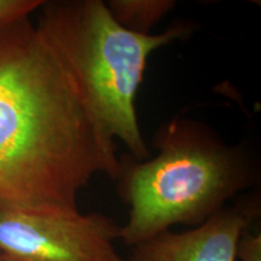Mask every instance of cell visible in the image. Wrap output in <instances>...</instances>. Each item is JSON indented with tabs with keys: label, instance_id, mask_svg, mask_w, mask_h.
I'll list each match as a JSON object with an SVG mask.
<instances>
[{
	"label": "cell",
	"instance_id": "1",
	"mask_svg": "<svg viewBox=\"0 0 261 261\" xmlns=\"http://www.w3.org/2000/svg\"><path fill=\"white\" fill-rule=\"evenodd\" d=\"M116 150L31 16L0 23V205L77 208L96 175L119 178Z\"/></svg>",
	"mask_w": 261,
	"mask_h": 261
},
{
	"label": "cell",
	"instance_id": "2",
	"mask_svg": "<svg viewBox=\"0 0 261 261\" xmlns=\"http://www.w3.org/2000/svg\"><path fill=\"white\" fill-rule=\"evenodd\" d=\"M37 25L73 77L108 137L121 140L136 161L149 159L136 97L152 52L181 38L188 25L160 34L122 27L102 0L44 2Z\"/></svg>",
	"mask_w": 261,
	"mask_h": 261
},
{
	"label": "cell",
	"instance_id": "3",
	"mask_svg": "<svg viewBox=\"0 0 261 261\" xmlns=\"http://www.w3.org/2000/svg\"><path fill=\"white\" fill-rule=\"evenodd\" d=\"M156 145L155 158L121 161L117 179L128 218L120 226V240L130 248L175 225L204 223L249 182V168L240 151L197 122L169 123Z\"/></svg>",
	"mask_w": 261,
	"mask_h": 261
},
{
	"label": "cell",
	"instance_id": "4",
	"mask_svg": "<svg viewBox=\"0 0 261 261\" xmlns=\"http://www.w3.org/2000/svg\"><path fill=\"white\" fill-rule=\"evenodd\" d=\"M120 226L102 214L54 205H0V253L17 261H125Z\"/></svg>",
	"mask_w": 261,
	"mask_h": 261
},
{
	"label": "cell",
	"instance_id": "5",
	"mask_svg": "<svg viewBox=\"0 0 261 261\" xmlns=\"http://www.w3.org/2000/svg\"><path fill=\"white\" fill-rule=\"evenodd\" d=\"M255 213L252 204L224 207L197 226L137 244L125 261H237L238 241Z\"/></svg>",
	"mask_w": 261,
	"mask_h": 261
},
{
	"label": "cell",
	"instance_id": "6",
	"mask_svg": "<svg viewBox=\"0 0 261 261\" xmlns=\"http://www.w3.org/2000/svg\"><path fill=\"white\" fill-rule=\"evenodd\" d=\"M122 27L139 34L150 31L175 6L172 0H110L106 3Z\"/></svg>",
	"mask_w": 261,
	"mask_h": 261
},
{
	"label": "cell",
	"instance_id": "7",
	"mask_svg": "<svg viewBox=\"0 0 261 261\" xmlns=\"http://www.w3.org/2000/svg\"><path fill=\"white\" fill-rule=\"evenodd\" d=\"M42 3V0H0V23L31 16Z\"/></svg>",
	"mask_w": 261,
	"mask_h": 261
},
{
	"label": "cell",
	"instance_id": "8",
	"mask_svg": "<svg viewBox=\"0 0 261 261\" xmlns=\"http://www.w3.org/2000/svg\"><path fill=\"white\" fill-rule=\"evenodd\" d=\"M237 261H261V234L247 228L237 244Z\"/></svg>",
	"mask_w": 261,
	"mask_h": 261
},
{
	"label": "cell",
	"instance_id": "9",
	"mask_svg": "<svg viewBox=\"0 0 261 261\" xmlns=\"http://www.w3.org/2000/svg\"><path fill=\"white\" fill-rule=\"evenodd\" d=\"M0 261H17L15 259H12V257H10L8 255H5V254L0 253Z\"/></svg>",
	"mask_w": 261,
	"mask_h": 261
}]
</instances>
